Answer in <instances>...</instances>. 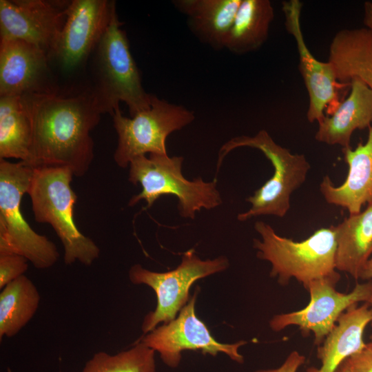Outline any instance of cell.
Wrapping results in <instances>:
<instances>
[{
    "instance_id": "obj_1",
    "label": "cell",
    "mask_w": 372,
    "mask_h": 372,
    "mask_svg": "<svg viewBox=\"0 0 372 372\" xmlns=\"http://www.w3.org/2000/svg\"><path fill=\"white\" fill-rule=\"evenodd\" d=\"M21 102L32 127L29 156L23 163L33 168L68 167L75 176L85 175L94 158L90 132L101 114L90 85L25 94Z\"/></svg>"
},
{
    "instance_id": "obj_2",
    "label": "cell",
    "mask_w": 372,
    "mask_h": 372,
    "mask_svg": "<svg viewBox=\"0 0 372 372\" xmlns=\"http://www.w3.org/2000/svg\"><path fill=\"white\" fill-rule=\"evenodd\" d=\"M116 10L94 50L92 83L90 85L98 110L111 116L123 102L131 117L150 107L151 96L142 85L126 32Z\"/></svg>"
},
{
    "instance_id": "obj_3",
    "label": "cell",
    "mask_w": 372,
    "mask_h": 372,
    "mask_svg": "<svg viewBox=\"0 0 372 372\" xmlns=\"http://www.w3.org/2000/svg\"><path fill=\"white\" fill-rule=\"evenodd\" d=\"M256 231L261 240H254L257 257L271 265L270 276L287 285L295 278L304 287L320 278L339 281L340 275L335 268L336 238L335 227L317 229L302 241L278 235L269 224L256 221Z\"/></svg>"
},
{
    "instance_id": "obj_4",
    "label": "cell",
    "mask_w": 372,
    "mask_h": 372,
    "mask_svg": "<svg viewBox=\"0 0 372 372\" xmlns=\"http://www.w3.org/2000/svg\"><path fill=\"white\" fill-rule=\"evenodd\" d=\"M73 176L72 172L64 167L34 168L28 194L35 220L50 225L59 238L65 264L79 261L90 266L99 257L100 249L81 232L74 222L77 196L70 185Z\"/></svg>"
},
{
    "instance_id": "obj_5",
    "label": "cell",
    "mask_w": 372,
    "mask_h": 372,
    "mask_svg": "<svg viewBox=\"0 0 372 372\" xmlns=\"http://www.w3.org/2000/svg\"><path fill=\"white\" fill-rule=\"evenodd\" d=\"M183 156L169 157L167 154H150L138 156L130 163L128 180L142 189L128 203L132 207L145 200L150 208L161 196L167 194L177 197L179 214L184 218L194 219L201 209H211L219 206L222 198L216 188V180L205 182L198 177L193 180L182 174Z\"/></svg>"
},
{
    "instance_id": "obj_6",
    "label": "cell",
    "mask_w": 372,
    "mask_h": 372,
    "mask_svg": "<svg viewBox=\"0 0 372 372\" xmlns=\"http://www.w3.org/2000/svg\"><path fill=\"white\" fill-rule=\"evenodd\" d=\"M241 147L260 150L273 165V174L252 196L246 198L251 207L240 213L237 219L246 221L262 215L284 217L290 209L292 193L306 180L309 163L304 154L291 153L276 143L266 130H261L253 136H239L225 143L218 152L217 171L226 155Z\"/></svg>"
},
{
    "instance_id": "obj_7",
    "label": "cell",
    "mask_w": 372,
    "mask_h": 372,
    "mask_svg": "<svg viewBox=\"0 0 372 372\" xmlns=\"http://www.w3.org/2000/svg\"><path fill=\"white\" fill-rule=\"evenodd\" d=\"M33 173L22 161L0 158V255L19 254L35 268L45 269L57 262L59 253L53 242L32 229L21 209Z\"/></svg>"
},
{
    "instance_id": "obj_8",
    "label": "cell",
    "mask_w": 372,
    "mask_h": 372,
    "mask_svg": "<svg viewBox=\"0 0 372 372\" xmlns=\"http://www.w3.org/2000/svg\"><path fill=\"white\" fill-rule=\"evenodd\" d=\"M112 116L118 136L114 160L122 168H126L134 158L147 153L167 154V136L195 118L194 112L187 107L152 94L148 110L128 118L118 109Z\"/></svg>"
},
{
    "instance_id": "obj_9",
    "label": "cell",
    "mask_w": 372,
    "mask_h": 372,
    "mask_svg": "<svg viewBox=\"0 0 372 372\" xmlns=\"http://www.w3.org/2000/svg\"><path fill=\"white\" fill-rule=\"evenodd\" d=\"M229 265L225 256L203 260L194 249H189L183 254L180 264L167 272L152 271L140 264L132 266L129 270L130 280L136 285L150 287L157 298L156 309L144 318L143 333L152 331L161 322L165 324L175 319L189 300L192 285L200 278L225 270Z\"/></svg>"
},
{
    "instance_id": "obj_10",
    "label": "cell",
    "mask_w": 372,
    "mask_h": 372,
    "mask_svg": "<svg viewBox=\"0 0 372 372\" xmlns=\"http://www.w3.org/2000/svg\"><path fill=\"white\" fill-rule=\"evenodd\" d=\"M338 281L320 278L310 282L304 287L310 301L303 309L275 315L269 321L274 331L289 326H298L303 336L314 335V344L320 345L335 326L338 318L349 307L358 302H367L372 294V281L358 283L349 293L335 289Z\"/></svg>"
},
{
    "instance_id": "obj_11",
    "label": "cell",
    "mask_w": 372,
    "mask_h": 372,
    "mask_svg": "<svg viewBox=\"0 0 372 372\" xmlns=\"http://www.w3.org/2000/svg\"><path fill=\"white\" fill-rule=\"evenodd\" d=\"M197 295L196 290L175 319L158 326L139 341L157 351L162 361L172 368L178 366L181 353L185 350L198 351L213 356L223 353L234 361L243 363L244 358L239 353L238 349L247 342L240 340L225 344L214 339L206 324L196 314Z\"/></svg>"
},
{
    "instance_id": "obj_12",
    "label": "cell",
    "mask_w": 372,
    "mask_h": 372,
    "mask_svg": "<svg viewBox=\"0 0 372 372\" xmlns=\"http://www.w3.org/2000/svg\"><path fill=\"white\" fill-rule=\"evenodd\" d=\"M116 10L114 1L72 0L59 36L49 54L61 68L72 71L84 64L105 34Z\"/></svg>"
},
{
    "instance_id": "obj_13",
    "label": "cell",
    "mask_w": 372,
    "mask_h": 372,
    "mask_svg": "<svg viewBox=\"0 0 372 372\" xmlns=\"http://www.w3.org/2000/svg\"><path fill=\"white\" fill-rule=\"evenodd\" d=\"M70 2L0 0V38L26 41L49 57L64 25Z\"/></svg>"
},
{
    "instance_id": "obj_14",
    "label": "cell",
    "mask_w": 372,
    "mask_h": 372,
    "mask_svg": "<svg viewBox=\"0 0 372 372\" xmlns=\"http://www.w3.org/2000/svg\"><path fill=\"white\" fill-rule=\"evenodd\" d=\"M302 5L299 0L285 1L282 10L286 30L296 43L299 70L309 96L307 118L310 123H319L324 112L331 114L340 103L338 89L349 84L340 83L332 64L317 59L307 46L300 23Z\"/></svg>"
},
{
    "instance_id": "obj_15",
    "label": "cell",
    "mask_w": 372,
    "mask_h": 372,
    "mask_svg": "<svg viewBox=\"0 0 372 372\" xmlns=\"http://www.w3.org/2000/svg\"><path fill=\"white\" fill-rule=\"evenodd\" d=\"M48 54L19 39L0 38V96L56 90Z\"/></svg>"
},
{
    "instance_id": "obj_16",
    "label": "cell",
    "mask_w": 372,
    "mask_h": 372,
    "mask_svg": "<svg viewBox=\"0 0 372 372\" xmlns=\"http://www.w3.org/2000/svg\"><path fill=\"white\" fill-rule=\"evenodd\" d=\"M365 143L355 149L343 148L345 162L349 166L344 183L335 186L328 176L320 184V191L329 203L343 207L349 215L358 214L365 204L372 203V125L368 128Z\"/></svg>"
},
{
    "instance_id": "obj_17",
    "label": "cell",
    "mask_w": 372,
    "mask_h": 372,
    "mask_svg": "<svg viewBox=\"0 0 372 372\" xmlns=\"http://www.w3.org/2000/svg\"><path fill=\"white\" fill-rule=\"evenodd\" d=\"M348 96L318 123L315 138L330 145L350 147L353 133L372 125V91L358 79L349 82Z\"/></svg>"
},
{
    "instance_id": "obj_18",
    "label": "cell",
    "mask_w": 372,
    "mask_h": 372,
    "mask_svg": "<svg viewBox=\"0 0 372 372\" xmlns=\"http://www.w3.org/2000/svg\"><path fill=\"white\" fill-rule=\"evenodd\" d=\"M371 321L372 308L367 302L349 307L318 346L317 357L321 361L320 367H309L307 372H334L347 358L363 349L366 345L363 340L364 332Z\"/></svg>"
},
{
    "instance_id": "obj_19",
    "label": "cell",
    "mask_w": 372,
    "mask_h": 372,
    "mask_svg": "<svg viewBox=\"0 0 372 372\" xmlns=\"http://www.w3.org/2000/svg\"><path fill=\"white\" fill-rule=\"evenodd\" d=\"M242 0H174L172 4L187 17L190 31L200 42L216 50L225 42Z\"/></svg>"
},
{
    "instance_id": "obj_20",
    "label": "cell",
    "mask_w": 372,
    "mask_h": 372,
    "mask_svg": "<svg viewBox=\"0 0 372 372\" xmlns=\"http://www.w3.org/2000/svg\"><path fill=\"white\" fill-rule=\"evenodd\" d=\"M328 61L340 83L358 79L372 91V32L368 28L339 30L329 45Z\"/></svg>"
},
{
    "instance_id": "obj_21",
    "label": "cell",
    "mask_w": 372,
    "mask_h": 372,
    "mask_svg": "<svg viewBox=\"0 0 372 372\" xmlns=\"http://www.w3.org/2000/svg\"><path fill=\"white\" fill-rule=\"evenodd\" d=\"M335 268L360 279L372 255V203L335 227Z\"/></svg>"
},
{
    "instance_id": "obj_22",
    "label": "cell",
    "mask_w": 372,
    "mask_h": 372,
    "mask_svg": "<svg viewBox=\"0 0 372 372\" xmlns=\"http://www.w3.org/2000/svg\"><path fill=\"white\" fill-rule=\"evenodd\" d=\"M273 18V8L270 1L242 0L225 48L236 54L257 50L267 41Z\"/></svg>"
},
{
    "instance_id": "obj_23",
    "label": "cell",
    "mask_w": 372,
    "mask_h": 372,
    "mask_svg": "<svg viewBox=\"0 0 372 372\" xmlns=\"http://www.w3.org/2000/svg\"><path fill=\"white\" fill-rule=\"evenodd\" d=\"M39 292L26 276L6 285L0 293V340L16 335L35 315Z\"/></svg>"
},
{
    "instance_id": "obj_24",
    "label": "cell",
    "mask_w": 372,
    "mask_h": 372,
    "mask_svg": "<svg viewBox=\"0 0 372 372\" xmlns=\"http://www.w3.org/2000/svg\"><path fill=\"white\" fill-rule=\"evenodd\" d=\"M31 141V123L21 96H0V158L25 162Z\"/></svg>"
},
{
    "instance_id": "obj_25",
    "label": "cell",
    "mask_w": 372,
    "mask_h": 372,
    "mask_svg": "<svg viewBox=\"0 0 372 372\" xmlns=\"http://www.w3.org/2000/svg\"><path fill=\"white\" fill-rule=\"evenodd\" d=\"M81 372H156L155 351L140 341L114 355L99 351L85 363Z\"/></svg>"
},
{
    "instance_id": "obj_26",
    "label": "cell",
    "mask_w": 372,
    "mask_h": 372,
    "mask_svg": "<svg viewBox=\"0 0 372 372\" xmlns=\"http://www.w3.org/2000/svg\"><path fill=\"white\" fill-rule=\"evenodd\" d=\"M28 260L19 254L0 255V289L24 275Z\"/></svg>"
},
{
    "instance_id": "obj_27",
    "label": "cell",
    "mask_w": 372,
    "mask_h": 372,
    "mask_svg": "<svg viewBox=\"0 0 372 372\" xmlns=\"http://www.w3.org/2000/svg\"><path fill=\"white\" fill-rule=\"evenodd\" d=\"M348 359L354 372H372V348L367 344Z\"/></svg>"
},
{
    "instance_id": "obj_28",
    "label": "cell",
    "mask_w": 372,
    "mask_h": 372,
    "mask_svg": "<svg viewBox=\"0 0 372 372\" xmlns=\"http://www.w3.org/2000/svg\"><path fill=\"white\" fill-rule=\"evenodd\" d=\"M306 358L297 351L291 352L282 365L276 369H259L254 372H297L305 362Z\"/></svg>"
},
{
    "instance_id": "obj_29",
    "label": "cell",
    "mask_w": 372,
    "mask_h": 372,
    "mask_svg": "<svg viewBox=\"0 0 372 372\" xmlns=\"http://www.w3.org/2000/svg\"><path fill=\"white\" fill-rule=\"evenodd\" d=\"M363 21L366 28L372 32V2L366 1L363 7Z\"/></svg>"
},
{
    "instance_id": "obj_30",
    "label": "cell",
    "mask_w": 372,
    "mask_h": 372,
    "mask_svg": "<svg viewBox=\"0 0 372 372\" xmlns=\"http://www.w3.org/2000/svg\"><path fill=\"white\" fill-rule=\"evenodd\" d=\"M360 279L372 281V257L365 265L361 273Z\"/></svg>"
},
{
    "instance_id": "obj_31",
    "label": "cell",
    "mask_w": 372,
    "mask_h": 372,
    "mask_svg": "<svg viewBox=\"0 0 372 372\" xmlns=\"http://www.w3.org/2000/svg\"><path fill=\"white\" fill-rule=\"evenodd\" d=\"M334 372H354V371L349 363V359L347 358L338 366Z\"/></svg>"
},
{
    "instance_id": "obj_32",
    "label": "cell",
    "mask_w": 372,
    "mask_h": 372,
    "mask_svg": "<svg viewBox=\"0 0 372 372\" xmlns=\"http://www.w3.org/2000/svg\"><path fill=\"white\" fill-rule=\"evenodd\" d=\"M367 303L369 304L370 306H371V308H372V294H371V296L369 300H368ZM370 324H371V326L372 327V321L371 322Z\"/></svg>"
},
{
    "instance_id": "obj_33",
    "label": "cell",
    "mask_w": 372,
    "mask_h": 372,
    "mask_svg": "<svg viewBox=\"0 0 372 372\" xmlns=\"http://www.w3.org/2000/svg\"><path fill=\"white\" fill-rule=\"evenodd\" d=\"M369 340H370V341L368 343H366V344L369 347L372 348V334L371 335V336L369 338Z\"/></svg>"
}]
</instances>
